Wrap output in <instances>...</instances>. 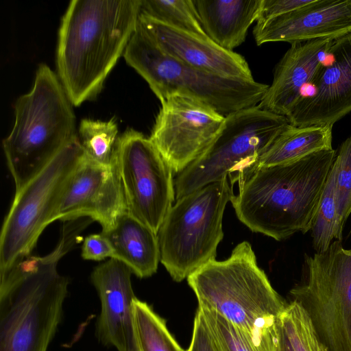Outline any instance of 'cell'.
Here are the masks:
<instances>
[{
	"instance_id": "obj_27",
	"label": "cell",
	"mask_w": 351,
	"mask_h": 351,
	"mask_svg": "<svg viewBox=\"0 0 351 351\" xmlns=\"http://www.w3.org/2000/svg\"><path fill=\"white\" fill-rule=\"evenodd\" d=\"M335 200L339 228L351 213V136L341 145L336 156Z\"/></svg>"
},
{
	"instance_id": "obj_32",
	"label": "cell",
	"mask_w": 351,
	"mask_h": 351,
	"mask_svg": "<svg viewBox=\"0 0 351 351\" xmlns=\"http://www.w3.org/2000/svg\"><path fill=\"white\" fill-rule=\"evenodd\" d=\"M280 351H295L290 341L283 331L281 325Z\"/></svg>"
},
{
	"instance_id": "obj_6",
	"label": "cell",
	"mask_w": 351,
	"mask_h": 351,
	"mask_svg": "<svg viewBox=\"0 0 351 351\" xmlns=\"http://www.w3.org/2000/svg\"><path fill=\"white\" fill-rule=\"evenodd\" d=\"M123 56L160 101L182 94L203 101L225 117L258 105L269 87L254 80L223 77L183 63L161 51L138 25Z\"/></svg>"
},
{
	"instance_id": "obj_21",
	"label": "cell",
	"mask_w": 351,
	"mask_h": 351,
	"mask_svg": "<svg viewBox=\"0 0 351 351\" xmlns=\"http://www.w3.org/2000/svg\"><path fill=\"white\" fill-rule=\"evenodd\" d=\"M332 125L289 124L259 157L251 172L258 167L289 163L313 153L332 149Z\"/></svg>"
},
{
	"instance_id": "obj_30",
	"label": "cell",
	"mask_w": 351,
	"mask_h": 351,
	"mask_svg": "<svg viewBox=\"0 0 351 351\" xmlns=\"http://www.w3.org/2000/svg\"><path fill=\"white\" fill-rule=\"evenodd\" d=\"M313 0H262L256 23H263L273 18L289 13L304 7Z\"/></svg>"
},
{
	"instance_id": "obj_23",
	"label": "cell",
	"mask_w": 351,
	"mask_h": 351,
	"mask_svg": "<svg viewBox=\"0 0 351 351\" xmlns=\"http://www.w3.org/2000/svg\"><path fill=\"white\" fill-rule=\"evenodd\" d=\"M336 165L334 164L328 176L319 208L311 230L313 247L316 253L326 251L335 238L341 241L335 200Z\"/></svg>"
},
{
	"instance_id": "obj_4",
	"label": "cell",
	"mask_w": 351,
	"mask_h": 351,
	"mask_svg": "<svg viewBox=\"0 0 351 351\" xmlns=\"http://www.w3.org/2000/svg\"><path fill=\"white\" fill-rule=\"evenodd\" d=\"M198 307L223 317L256 351H280L281 319L287 304L272 287L251 244L239 243L226 260H213L187 278Z\"/></svg>"
},
{
	"instance_id": "obj_31",
	"label": "cell",
	"mask_w": 351,
	"mask_h": 351,
	"mask_svg": "<svg viewBox=\"0 0 351 351\" xmlns=\"http://www.w3.org/2000/svg\"><path fill=\"white\" fill-rule=\"evenodd\" d=\"M186 351H220L198 308L194 319L191 341Z\"/></svg>"
},
{
	"instance_id": "obj_24",
	"label": "cell",
	"mask_w": 351,
	"mask_h": 351,
	"mask_svg": "<svg viewBox=\"0 0 351 351\" xmlns=\"http://www.w3.org/2000/svg\"><path fill=\"white\" fill-rule=\"evenodd\" d=\"M141 13L173 27L202 36L205 34L193 0H141Z\"/></svg>"
},
{
	"instance_id": "obj_28",
	"label": "cell",
	"mask_w": 351,
	"mask_h": 351,
	"mask_svg": "<svg viewBox=\"0 0 351 351\" xmlns=\"http://www.w3.org/2000/svg\"><path fill=\"white\" fill-rule=\"evenodd\" d=\"M198 309L220 351H256L243 332L223 317L212 310Z\"/></svg>"
},
{
	"instance_id": "obj_2",
	"label": "cell",
	"mask_w": 351,
	"mask_h": 351,
	"mask_svg": "<svg viewBox=\"0 0 351 351\" xmlns=\"http://www.w3.org/2000/svg\"><path fill=\"white\" fill-rule=\"evenodd\" d=\"M336 156L331 149L256 168L238 183L230 201L238 219L277 241L311 230Z\"/></svg>"
},
{
	"instance_id": "obj_9",
	"label": "cell",
	"mask_w": 351,
	"mask_h": 351,
	"mask_svg": "<svg viewBox=\"0 0 351 351\" xmlns=\"http://www.w3.org/2000/svg\"><path fill=\"white\" fill-rule=\"evenodd\" d=\"M85 154L77 135L19 190L0 236V277L30 255L44 229L53 222L61 195Z\"/></svg>"
},
{
	"instance_id": "obj_17",
	"label": "cell",
	"mask_w": 351,
	"mask_h": 351,
	"mask_svg": "<svg viewBox=\"0 0 351 351\" xmlns=\"http://www.w3.org/2000/svg\"><path fill=\"white\" fill-rule=\"evenodd\" d=\"M253 33L258 45L337 38L351 33V0H313L289 13L256 23Z\"/></svg>"
},
{
	"instance_id": "obj_11",
	"label": "cell",
	"mask_w": 351,
	"mask_h": 351,
	"mask_svg": "<svg viewBox=\"0 0 351 351\" xmlns=\"http://www.w3.org/2000/svg\"><path fill=\"white\" fill-rule=\"evenodd\" d=\"M112 161L126 210L158 234L175 200L172 169L150 138L133 129L119 136Z\"/></svg>"
},
{
	"instance_id": "obj_26",
	"label": "cell",
	"mask_w": 351,
	"mask_h": 351,
	"mask_svg": "<svg viewBox=\"0 0 351 351\" xmlns=\"http://www.w3.org/2000/svg\"><path fill=\"white\" fill-rule=\"evenodd\" d=\"M281 325L295 351H329L318 337L308 315L297 302L287 304Z\"/></svg>"
},
{
	"instance_id": "obj_12",
	"label": "cell",
	"mask_w": 351,
	"mask_h": 351,
	"mask_svg": "<svg viewBox=\"0 0 351 351\" xmlns=\"http://www.w3.org/2000/svg\"><path fill=\"white\" fill-rule=\"evenodd\" d=\"M160 102L149 138L173 173H179L208 147L225 116L182 94L171 95Z\"/></svg>"
},
{
	"instance_id": "obj_1",
	"label": "cell",
	"mask_w": 351,
	"mask_h": 351,
	"mask_svg": "<svg viewBox=\"0 0 351 351\" xmlns=\"http://www.w3.org/2000/svg\"><path fill=\"white\" fill-rule=\"evenodd\" d=\"M141 0H73L62 19L58 77L75 106L94 98L136 29Z\"/></svg>"
},
{
	"instance_id": "obj_13",
	"label": "cell",
	"mask_w": 351,
	"mask_h": 351,
	"mask_svg": "<svg viewBox=\"0 0 351 351\" xmlns=\"http://www.w3.org/2000/svg\"><path fill=\"white\" fill-rule=\"evenodd\" d=\"M126 210L117 171L112 163L103 165L84 156L61 195L53 217L69 221L88 217L110 230Z\"/></svg>"
},
{
	"instance_id": "obj_29",
	"label": "cell",
	"mask_w": 351,
	"mask_h": 351,
	"mask_svg": "<svg viewBox=\"0 0 351 351\" xmlns=\"http://www.w3.org/2000/svg\"><path fill=\"white\" fill-rule=\"evenodd\" d=\"M82 257L86 260L102 261L114 258V251L108 239L101 232L87 236L82 247Z\"/></svg>"
},
{
	"instance_id": "obj_19",
	"label": "cell",
	"mask_w": 351,
	"mask_h": 351,
	"mask_svg": "<svg viewBox=\"0 0 351 351\" xmlns=\"http://www.w3.org/2000/svg\"><path fill=\"white\" fill-rule=\"evenodd\" d=\"M262 0H193L202 28L209 39L233 51L245 40L257 21Z\"/></svg>"
},
{
	"instance_id": "obj_25",
	"label": "cell",
	"mask_w": 351,
	"mask_h": 351,
	"mask_svg": "<svg viewBox=\"0 0 351 351\" xmlns=\"http://www.w3.org/2000/svg\"><path fill=\"white\" fill-rule=\"evenodd\" d=\"M86 157L103 165H110L118 139L114 119L107 121L84 119L77 134Z\"/></svg>"
},
{
	"instance_id": "obj_8",
	"label": "cell",
	"mask_w": 351,
	"mask_h": 351,
	"mask_svg": "<svg viewBox=\"0 0 351 351\" xmlns=\"http://www.w3.org/2000/svg\"><path fill=\"white\" fill-rule=\"evenodd\" d=\"M233 196L225 178L176 199L169 210L158 237L160 262L175 281L215 259L224 210Z\"/></svg>"
},
{
	"instance_id": "obj_5",
	"label": "cell",
	"mask_w": 351,
	"mask_h": 351,
	"mask_svg": "<svg viewBox=\"0 0 351 351\" xmlns=\"http://www.w3.org/2000/svg\"><path fill=\"white\" fill-rule=\"evenodd\" d=\"M72 105L59 77L40 64L32 88L15 103L14 123L3 141L15 191L77 136Z\"/></svg>"
},
{
	"instance_id": "obj_14",
	"label": "cell",
	"mask_w": 351,
	"mask_h": 351,
	"mask_svg": "<svg viewBox=\"0 0 351 351\" xmlns=\"http://www.w3.org/2000/svg\"><path fill=\"white\" fill-rule=\"evenodd\" d=\"M328 55L332 62L312 83L314 93L303 96L287 117L289 124L333 125L351 111V33L336 38Z\"/></svg>"
},
{
	"instance_id": "obj_20",
	"label": "cell",
	"mask_w": 351,
	"mask_h": 351,
	"mask_svg": "<svg viewBox=\"0 0 351 351\" xmlns=\"http://www.w3.org/2000/svg\"><path fill=\"white\" fill-rule=\"evenodd\" d=\"M101 233L113 247L114 258L124 263L137 277L147 278L156 272L160 261L158 234L127 210Z\"/></svg>"
},
{
	"instance_id": "obj_7",
	"label": "cell",
	"mask_w": 351,
	"mask_h": 351,
	"mask_svg": "<svg viewBox=\"0 0 351 351\" xmlns=\"http://www.w3.org/2000/svg\"><path fill=\"white\" fill-rule=\"evenodd\" d=\"M289 124L259 105L228 114L208 147L174 179L176 199L225 178L239 183Z\"/></svg>"
},
{
	"instance_id": "obj_15",
	"label": "cell",
	"mask_w": 351,
	"mask_h": 351,
	"mask_svg": "<svg viewBox=\"0 0 351 351\" xmlns=\"http://www.w3.org/2000/svg\"><path fill=\"white\" fill-rule=\"evenodd\" d=\"M132 274L124 263L110 258L97 266L90 276L101 303L96 335L104 346L117 351H141L133 308L136 296Z\"/></svg>"
},
{
	"instance_id": "obj_10",
	"label": "cell",
	"mask_w": 351,
	"mask_h": 351,
	"mask_svg": "<svg viewBox=\"0 0 351 351\" xmlns=\"http://www.w3.org/2000/svg\"><path fill=\"white\" fill-rule=\"evenodd\" d=\"M329 351H351V249L341 241L305 255L302 281L290 291Z\"/></svg>"
},
{
	"instance_id": "obj_3",
	"label": "cell",
	"mask_w": 351,
	"mask_h": 351,
	"mask_svg": "<svg viewBox=\"0 0 351 351\" xmlns=\"http://www.w3.org/2000/svg\"><path fill=\"white\" fill-rule=\"evenodd\" d=\"M61 232L49 254L29 255L0 277V351H47L68 292L69 280L57 265L80 230L64 224Z\"/></svg>"
},
{
	"instance_id": "obj_22",
	"label": "cell",
	"mask_w": 351,
	"mask_h": 351,
	"mask_svg": "<svg viewBox=\"0 0 351 351\" xmlns=\"http://www.w3.org/2000/svg\"><path fill=\"white\" fill-rule=\"evenodd\" d=\"M141 351H184L169 331L166 321L145 302H133Z\"/></svg>"
},
{
	"instance_id": "obj_16",
	"label": "cell",
	"mask_w": 351,
	"mask_h": 351,
	"mask_svg": "<svg viewBox=\"0 0 351 351\" xmlns=\"http://www.w3.org/2000/svg\"><path fill=\"white\" fill-rule=\"evenodd\" d=\"M138 26L168 56L197 69L226 78L254 80L240 54L226 50L202 37L140 13Z\"/></svg>"
},
{
	"instance_id": "obj_18",
	"label": "cell",
	"mask_w": 351,
	"mask_h": 351,
	"mask_svg": "<svg viewBox=\"0 0 351 351\" xmlns=\"http://www.w3.org/2000/svg\"><path fill=\"white\" fill-rule=\"evenodd\" d=\"M335 39L326 38L291 44L276 64L271 85L258 105L287 118L304 96V87L312 84L325 64Z\"/></svg>"
}]
</instances>
